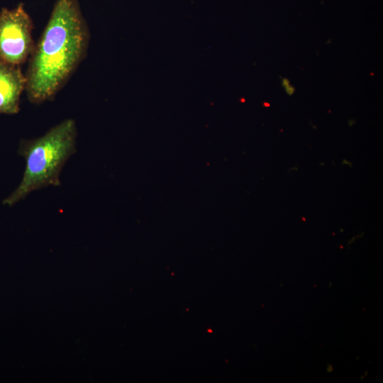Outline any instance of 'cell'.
Masks as SVG:
<instances>
[{"mask_svg":"<svg viewBox=\"0 0 383 383\" xmlns=\"http://www.w3.org/2000/svg\"><path fill=\"white\" fill-rule=\"evenodd\" d=\"M26 77L19 66L0 60V113L15 114L25 90Z\"/></svg>","mask_w":383,"mask_h":383,"instance_id":"277c9868","label":"cell"},{"mask_svg":"<svg viewBox=\"0 0 383 383\" xmlns=\"http://www.w3.org/2000/svg\"><path fill=\"white\" fill-rule=\"evenodd\" d=\"M77 135L75 121L67 118L38 138L22 140L18 153L26 160L23 175L3 204L13 206L35 190L60 185L61 171L76 151Z\"/></svg>","mask_w":383,"mask_h":383,"instance_id":"7a4b0ae2","label":"cell"},{"mask_svg":"<svg viewBox=\"0 0 383 383\" xmlns=\"http://www.w3.org/2000/svg\"><path fill=\"white\" fill-rule=\"evenodd\" d=\"M89 32L77 0H56L46 26L29 57L28 98L41 104L63 87L87 54Z\"/></svg>","mask_w":383,"mask_h":383,"instance_id":"6da1fadb","label":"cell"},{"mask_svg":"<svg viewBox=\"0 0 383 383\" xmlns=\"http://www.w3.org/2000/svg\"><path fill=\"white\" fill-rule=\"evenodd\" d=\"M32 19L23 4L0 11V60L19 66L32 54L35 45Z\"/></svg>","mask_w":383,"mask_h":383,"instance_id":"3957f363","label":"cell"}]
</instances>
